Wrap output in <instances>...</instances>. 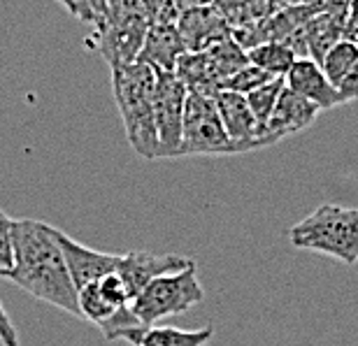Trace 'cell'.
Returning <instances> with one entry per match:
<instances>
[{"label":"cell","instance_id":"26","mask_svg":"<svg viewBox=\"0 0 358 346\" xmlns=\"http://www.w3.org/2000/svg\"><path fill=\"white\" fill-rule=\"evenodd\" d=\"M347 38H349V40H358V0H349Z\"/></svg>","mask_w":358,"mask_h":346},{"label":"cell","instance_id":"5","mask_svg":"<svg viewBox=\"0 0 358 346\" xmlns=\"http://www.w3.org/2000/svg\"><path fill=\"white\" fill-rule=\"evenodd\" d=\"M238 147L228 138L212 93L189 91L184 105L179 156H231Z\"/></svg>","mask_w":358,"mask_h":346},{"label":"cell","instance_id":"27","mask_svg":"<svg viewBox=\"0 0 358 346\" xmlns=\"http://www.w3.org/2000/svg\"><path fill=\"white\" fill-rule=\"evenodd\" d=\"M212 3L214 0H177V7H179V12H186V10H193V7H203Z\"/></svg>","mask_w":358,"mask_h":346},{"label":"cell","instance_id":"2","mask_svg":"<svg viewBox=\"0 0 358 346\" xmlns=\"http://www.w3.org/2000/svg\"><path fill=\"white\" fill-rule=\"evenodd\" d=\"M156 77L159 72L142 61L112 68L114 100L124 121L126 140L135 149V154L147 161L159 158V135H156L154 117Z\"/></svg>","mask_w":358,"mask_h":346},{"label":"cell","instance_id":"15","mask_svg":"<svg viewBox=\"0 0 358 346\" xmlns=\"http://www.w3.org/2000/svg\"><path fill=\"white\" fill-rule=\"evenodd\" d=\"M212 5L221 10V14L231 24V31L259 24V21L272 17L277 10L284 7L279 0H214Z\"/></svg>","mask_w":358,"mask_h":346},{"label":"cell","instance_id":"16","mask_svg":"<svg viewBox=\"0 0 358 346\" xmlns=\"http://www.w3.org/2000/svg\"><path fill=\"white\" fill-rule=\"evenodd\" d=\"M214 337L212 326L198 330H182L173 326H152L142 335L138 346H207Z\"/></svg>","mask_w":358,"mask_h":346},{"label":"cell","instance_id":"14","mask_svg":"<svg viewBox=\"0 0 358 346\" xmlns=\"http://www.w3.org/2000/svg\"><path fill=\"white\" fill-rule=\"evenodd\" d=\"M186 54L177 26H149L140 59L156 72H175L177 61Z\"/></svg>","mask_w":358,"mask_h":346},{"label":"cell","instance_id":"25","mask_svg":"<svg viewBox=\"0 0 358 346\" xmlns=\"http://www.w3.org/2000/svg\"><path fill=\"white\" fill-rule=\"evenodd\" d=\"M0 344L3 346H19L17 328H14L10 314L5 312L3 302H0Z\"/></svg>","mask_w":358,"mask_h":346},{"label":"cell","instance_id":"7","mask_svg":"<svg viewBox=\"0 0 358 346\" xmlns=\"http://www.w3.org/2000/svg\"><path fill=\"white\" fill-rule=\"evenodd\" d=\"M186 96H189V89L179 82L175 72H159L154 91L159 158H179Z\"/></svg>","mask_w":358,"mask_h":346},{"label":"cell","instance_id":"1","mask_svg":"<svg viewBox=\"0 0 358 346\" xmlns=\"http://www.w3.org/2000/svg\"><path fill=\"white\" fill-rule=\"evenodd\" d=\"M12 249L14 265L5 279L14 281L35 300L82 319L77 286L70 277L54 226L38 219H14Z\"/></svg>","mask_w":358,"mask_h":346},{"label":"cell","instance_id":"4","mask_svg":"<svg viewBox=\"0 0 358 346\" xmlns=\"http://www.w3.org/2000/svg\"><path fill=\"white\" fill-rule=\"evenodd\" d=\"M205 288L198 279L196 263L189 265L186 270L173 272L154 279L138 298L133 300V314L145 328H152L156 323L170 316L189 312L198 302H203Z\"/></svg>","mask_w":358,"mask_h":346},{"label":"cell","instance_id":"20","mask_svg":"<svg viewBox=\"0 0 358 346\" xmlns=\"http://www.w3.org/2000/svg\"><path fill=\"white\" fill-rule=\"evenodd\" d=\"M272 79H277V77H272V75H268V72H263L256 66H252V63H247V66L235 72L233 77H228L219 91H235V93H242V96H247V93L256 91L259 86L272 82Z\"/></svg>","mask_w":358,"mask_h":346},{"label":"cell","instance_id":"17","mask_svg":"<svg viewBox=\"0 0 358 346\" xmlns=\"http://www.w3.org/2000/svg\"><path fill=\"white\" fill-rule=\"evenodd\" d=\"M247 61L272 77H284L298 59L284 42H266V45L249 49Z\"/></svg>","mask_w":358,"mask_h":346},{"label":"cell","instance_id":"3","mask_svg":"<svg viewBox=\"0 0 358 346\" xmlns=\"http://www.w3.org/2000/svg\"><path fill=\"white\" fill-rule=\"evenodd\" d=\"M289 240L296 249L317 251L345 263H358V207L324 203L289 230Z\"/></svg>","mask_w":358,"mask_h":346},{"label":"cell","instance_id":"21","mask_svg":"<svg viewBox=\"0 0 358 346\" xmlns=\"http://www.w3.org/2000/svg\"><path fill=\"white\" fill-rule=\"evenodd\" d=\"M142 12L149 26H177V0H142Z\"/></svg>","mask_w":358,"mask_h":346},{"label":"cell","instance_id":"22","mask_svg":"<svg viewBox=\"0 0 358 346\" xmlns=\"http://www.w3.org/2000/svg\"><path fill=\"white\" fill-rule=\"evenodd\" d=\"M12 226H14V219H12V216H7L3 209H0V277H3V279L14 265Z\"/></svg>","mask_w":358,"mask_h":346},{"label":"cell","instance_id":"28","mask_svg":"<svg viewBox=\"0 0 358 346\" xmlns=\"http://www.w3.org/2000/svg\"><path fill=\"white\" fill-rule=\"evenodd\" d=\"M356 42H358V40H356Z\"/></svg>","mask_w":358,"mask_h":346},{"label":"cell","instance_id":"10","mask_svg":"<svg viewBox=\"0 0 358 346\" xmlns=\"http://www.w3.org/2000/svg\"><path fill=\"white\" fill-rule=\"evenodd\" d=\"M177 33L184 42L186 52H207L221 40L231 38V24L219 7L203 5L179 14Z\"/></svg>","mask_w":358,"mask_h":346},{"label":"cell","instance_id":"23","mask_svg":"<svg viewBox=\"0 0 358 346\" xmlns=\"http://www.w3.org/2000/svg\"><path fill=\"white\" fill-rule=\"evenodd\" d=\"M338 96H340V105H349V103H356L358 100V63L338 84Z\"/></svg>","mask_w":358,"mask_h":346},{"label":"cell","instance_id":"19","mask_svg":"<svg viewBox=\"0 0 358 346\" xmlns=\"http://www.w3.org/2000/svg\"><path fill=\"white\" fill-rule=\"evenodd\" d=\"M356 63H358V42L345 38L324 56V61H321V70L326 72L328 82L338 89V84L347 77V72L352 70Z\"/></svg>","mask_w":358,"mask_h":346},{"label":"cell","instance_id":"6","mask_svg":"<svg viewBox=\"0 0 358 346\" xmlns=\"http://www.w3.org/2000/svg\"><path fill=\"white\" fill-rule=\"evenodd\" d=\"M347 17H349V0H333L324 5L307 24L284 42L291 47L296 59H312L314 63L324 61V56L347 38Z\"/></svg>","mask_w":358,"mask_h":346},{"label":"cell","instance_id":"18","mask_svg":"<svg viewBox=\"0 0 358 346\" xmlns=\"http://www.w3.org/2000/svg\"><path fill=\"white\" fill-rule=\"evenodd\" d=\"M282 89H284V77H277V79H272V82L259 86L256 91L247 93V103L252 107V114L256 119V128H259V140L263 144V149L268 147L266 131H268L270 117H272V112H275V105H277Z\"/></svg>","mask_w":358,"mask_h":346},{"label":"cell","instance_id":"13","mask_svg":"<svg viewBox=\"0 0 358 346\" xmlns=\"http://www.w3.org/2000/svg\"><path fill=\"white\" fill-rule=\"evenodd\" d=\"M284 84L289 86L291 91H296L298 96L310 100L312 105H317L321 112L340 107L338 89L328 82L326 72L312 59H298L293 63L291 70L284 75Z\"/></svg>","mask_w":358,"mask_h":346},{"label":"cell","instance_id":"11","mask_svg":"<svg viewBox=\"0 0 358 346\" xmlns=\"http://www.w3.org/2000/svg\"><path fill=\"white\" fill-rule=\"evenodd\" d=\"M212 98L228 138L238 147V154L252 149H263V144L259 140V128H256V119L252 114V107L247 103V96L235 91H214Z\"/></svg>","mask_w":358,"mask_h":346},{"label":"cell","instance_id":"24","mask_svg":"<svg viewBox=\"0 0 358 346\" xmlns=\"http://www.w3.org/2000/svg\"><path fill=\"white\" fill-rule=\"evenodd\" d=\"M59 3L80 21H89V24H96L98 21V14L89 0H59Z\"/></svg>","mask_w":358,"mask_h":346},{"label":"cell","instance_id":"8","mask_svg":"<svg viewBox=\"0 0 358 346\" xmlns=\"http://www.w3.org/2000/svg\"><path fill=\"white\" fill-rule=\"evenodd\" d=\"M193 265L191 258L177 256V254H149V251H128L121 254L117 275L124 279V284L131 293V300H135L154 279L173 272L186 270Z\"/></svg>","mask_w":358,"mask_h":346},{"label":"cell","instance_id":"9","mask_svg":"<svg viewBox=\"0 0 358 346\" xmlns=\"http://www.w3.org/2000/svg\"><path fill=\"white\" fill-rule=\"evenodd\" d=\"M54 235L59 240V247L63 251V258H66V265L77 291L89 284H96V281L112 275V272H117L121 254H105V251L91 249L87 244L73 240L61 228H54Z\"/></svg>","mask_w":358,"mask_h":346},{"label":"cell","instance_id":"12","mask_svg":"<svg viewBox=\"0 0 358 346\" xmlns=\"http://www.w3.org/2000/svg\"><path fill=\"white\" fill-rule=\"evenodd\" d=\"M319 107L312 105L310 100H305L303 96H298L296 91H291L289 86L284 84L282 93H279V100L275 105V112L270 117L268 131H266V142L268 147L282 142L291 135L303 133L305 128H310L319 117Z\"/></svg>","mask_w":358,"mask_h":346}]
</instances>
